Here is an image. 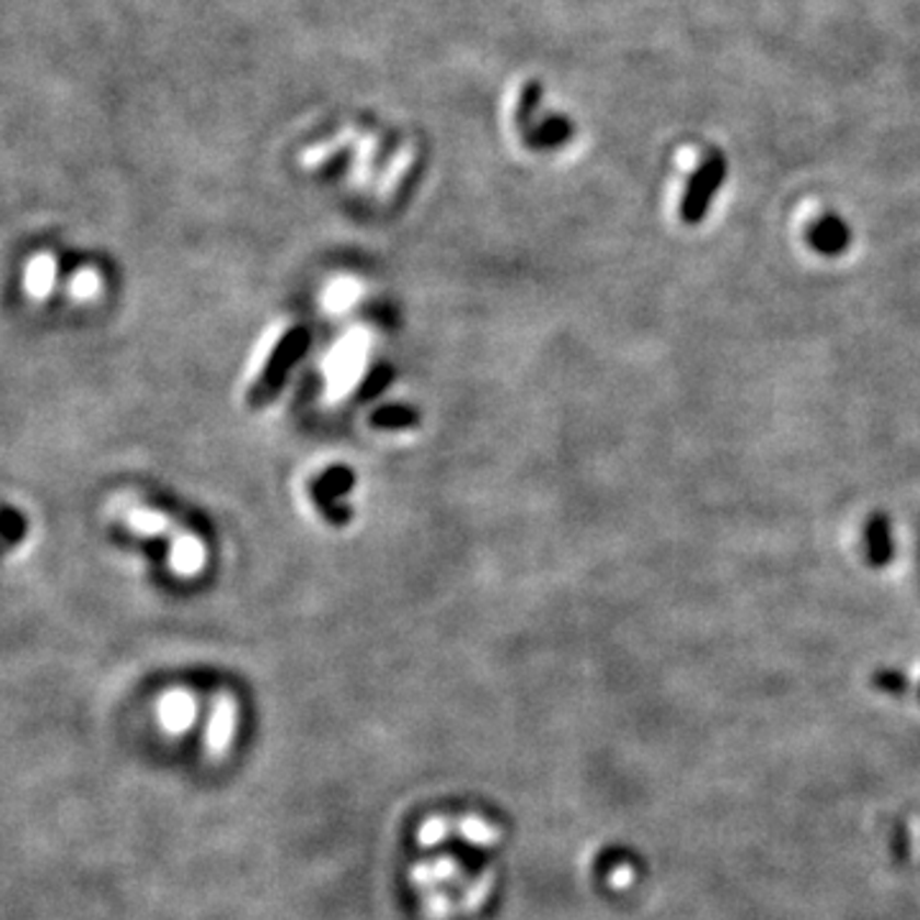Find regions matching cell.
Listing matches in <instances>:
<instances>
[{
    "label": "cell",
    "mask_w": 920,
    "mask_h": 920,
    "mask_svg": "<svg viewBox=\"0 0 920 920\" xmlns=\"http://www.w3.org/2000/svg\"><path fill=\"white\" fill-rule=\"evenodd\" d=\"M366 335L358 333V330L335 345V350L330 353L325 364L330 394H343V391H348L356 383L366 364Z\"/></svg>",
    "instance_id": "1"
},
{
    "label": "cell",
    "mask_w": 920,
    "mask_h": 920,
    "mask_svg": "<svg viewBox=\"0 0 920 920\" xmlns=\"http://www.w3.org/2000/svg\"><path fill=\"white\" fill-rule=\"evenodd\" d=\"M724 174H726V164L718 153L698 169L693 182H690V187H688L686 203H682V215H686V220L703 218V212L709 210L711 197L716 195L721 182H724Z\"/></svg>",
    "instance_id": "2"
},
{
    "label": "cell",
    "mask_w": 920,
    "mask_h": 920,
    "mask_svg": "<svg viewBox=\"0 0 920 920\" xmlns=\"http://www.w3.org/2000/svg\"><path fill=\"white\" fill-rule=\"evenodd\" d=\"M205 563V548L197 537L184 534L174 542L172 548V565L176 573L182 575H195Z\"/></svg>",
    "instance_id": "3"
},
{
    "label": "cell",
    "mask_w": 920,
    "mask_h": 920,
    "mask_svg": "<svg viewBox=\"0 0 920 920\" xmlns=\"http://www.w3.org/2000/svg\"><path fill=\"white\" fill-rule=\"evenodd\" d=\"M810 241H813V245H816L818 251H824V253H839V251L847 249L849 233H847V228L841 226V222L824 220V222H820V226L813 228Z\"/></svg>",
    "instance_id": "4"
},
{
    "label": "cell",
    "mask_w": 920,
    "mask_h": 920,
    "mask_svg": "<svg viewBox=\"0 0 920 920\" xmlns=\"http://www.w3.org/2000/svg\"><path fill=\"white\" fill-rule=\"evenodd\" d=\"M51 281H54V261L49 256H38L31 261V266L26 272V287L31 295L34 297L49 295Z\"/></svg>",
    "instance_id": "5"
},
{
    "label": "cell",
    "mask_w": 920,
    "mask_h": 920,
    "mask_svg": "<svg viewBox=\"0 0 920 920\" xmlns=\"http://www.w3.org/2000/svg\"><path fill=\"white\" fill-rule=\"evenodd\" d=\"M866 540H870V555L874 563H887L889 555H893V537H889L887 519H874Z\"/></svg>",
    "instance_id": "6"
},
{
    "label": "cell",
    "mask_w": 920,
    "mask_h": 920,
    "mask_svg": "<svg viewBox=\"0 0 920 920\" xmlns=\"http://www.w3.org/2000/svg\"><path fill=\"white\" fill-rule=\"evenodd\" d=\"M358 297V284L356 281H335L333 287L325 291V304L327 310H345L356 302Z\"/></svg>",
    "instance_id": "7"
},
{
    "label": "cell",
    "mask_w": 920,
    "mask_h": 920,
    "mask_svg": "<svg viewBox=\"0 0 920 920\" xmlns=\"http://www.w3.org/2000/svg\"><path fill=\"white\" fill-rule=\"evenodd\" d=\"M128 521L138 529V532H146V534H157V532H161V529H166V519L157 511L134 509L128 514Z\"/></svg>",
    "instance_id": "8"
},
{
    "label": "cell",
    "mask_w": 920,
    "mask_h": 920,
    "mask_svg": "<svg viewBox=\"0 0 920 920\" xmlns=\"http://www.w3.org/2000/svg\"><path fill=\"white\" fill-rule=\"evenodd\" d=\"M100 289V276L92 272V268H84L72 279V295L80 297V299H90L95 297Z\"/></svg>",
    "instance_id": "9"
},
{
    "label": "cell",
    "mask_w": 920,
    "mask_h": 920,
    "mask_svg": "<svg viewBox=\"0 0 920 920\" xmlns=\"http://www.w3.org/2000/svg\"><path fill=\"white\" fill-rule=\"evenodd\" d=\"M23 529H26V525H23V519L13 509L0 511V534L8 537L11 542H15L23 537Z\"/></svg>",
    "instance_id": "10"
}]
</instances>
